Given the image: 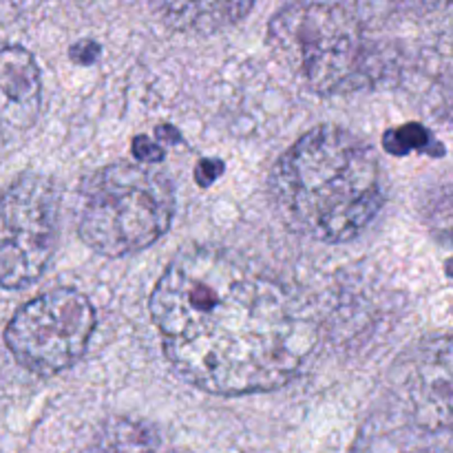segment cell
I'll return each instance as SVG.
<instances>
[{"label":"cell","instance_id":"4fadbf2b","mask_svg":"<svg viewBox=\"0 0 453 453\" xmlns=\"http://www.w3.org/2000/svg\"><path fill=\"white\" fill-rule=\"evenodd\" d=\"M97 56H100V49L93 42H82L78 47H73V51H71V58L75 62H80V65H93L97 60Z\"/></svg>","mask_w":453,"mask_h":453},{"label":"cell","instance_id":"5b68a950","mask_svg":"<svg viewBox=\"0 0 453 453\" xmlns=\"http://www.w3.org/2000/svg\"><path fill=\"white\" fill-rule=\"evenodd\" d=\"M96 323V310L82 292L56 288L27 301L13 314L4 343L25 370L53 376L82 358Z\"/></svg>","mask_w":453,"mask_h":453},{"label":"cell","instance_id":"ba28073f","mask_svg":"<svg viewBox=\"0 0 453 453\" xmlns=\"http://www.w3.org/2000/svg\"><path fill=\"white\" fill-rule=\"evenodd\" d=\"M257 0H153L166 25L186 34H215L237 25Z\"/></svg>","mask_w":453,"mask_h":453},{"label":"cell","instance_id":"6da1fadb","mask_svg":"<svg viewBox=\"0 0 453 453\" xmlns=\"http://www.w3.org/2000/svg\"><path fill=\"white\" fill-rule=\"evenodd\" d=\"M150 319L175 374L212 396L283 388L317 343L305 301L228 248L180 252L150 295Z\"/></svg>","mask_w":453,"mask_h":453},{"label":"cell","instance_id":"7c38bea8","mask_svg":"<svg viewBox=\"0 0 453 453\" xmlns=\"http://www.w3.org/2000/svg\"><path fill=\"white\" fill-rule=\"evenodd\" d=\"M401 7L410 9V12H438V9L449 7V0H396Z\"/></svg>","mask_w":453,"mask_h":453},{"label":"cell","instance_id":"7a4b0ae2","mask_svg":"<svg viewBox=\"0 0 453 453\" xmlns=\"http://www.w3.org/2000/svg\"><path fill=\"white\" fill-rule=\"evenodd\" d=\"M268 188L279 219L323 243L358 237L385 202L374 149L334 124L303 133L274 164Z\"/></svg>","mask_w":453,"mask_h":453},{"label":"cell","instance_id":"8fae6325","mask_svg":"<svg viewBox=\"0 0 453 453\" xmlns=\"http://www.w3.org/2000/svg\"><path fill=\"white\" fill-rule=\"evenodd\" d=\"M133 153H135L140 159H146V162H153V159L155 162H159V159H162V149L150 144L144 135H140L135 142H133Z\"/></svg>","mask_w":453,"mask_h":453},{"label":"cell","instance_id":"3957f363","mask_svg":"<svg viewBox=\"0 0 453 453\" xmlns=\"http://www.w3.org/2000/svg\"><path fill=\"white\" fill-rule=\"evenodd\" d=\"M268 44L274 58L321 96H339L370 78V51L361 20L339 0H295L273 16Z\"/></svg>","mask_w":453,"mask_h":453},{"label":"cell","instance_id":"9c48e42d","mask_svg":"<svg viewBox=\"0 0 453 453\" xmlns=\"http://www.w3.org/2000/svg\"><path fill=\"white\" fill-rule=\"evenodd\" d=\"M91 453H193L184 449H162L149 429L119 420L104 432Z\"/></svg>","mask_w":453,"mask_h":453},{"label":"cell","instance_id":"52a82bcc","mask_svg":"<svg viewBox=\"0 0 453 453\" xmlns=\"http://www.w3.org/2000/svg\"><path fill=\"white\" fill-rule=\"evenodd\" d=\"M42 111V78L20 44L0 42V140L29 131Z\"/></svg>","mask_w":453,"mask_h":453},{"label":"cell","instance_id":"277c9868","mask_svg":"<svg viewBox=\"0 0 453 453\" xmlns=\"http://www.w3.org/2000/svg\"><path fill=\"white\" fill-rule=\"evenodd\" d=\"M175 190L142 164L118 162L93 173L78 195V234L104 257H127L153 246L171 228Z\"/></svg>","mask_w":453,"mask_h":453},{"label":"cell","instance_id":"8992f818","mask_svg":"<svg viewBox=\"0 0 453 453\" xmlns=\"http://www.w3.org/2000/svg\"><path fill=\"white\" fill-rule=\"evenodd\" d=\"M58 190L27 173L0 195V288L20 290L42 277L56 250Z\"/></svg>","mask_w":453,"mask_h":453},{"label":"cell","instance_id":"30bf717a","mask_svg":"<svg viewBox=\"0 0 453 453\" xmlns=\"http://www.w3.org/2000/svg\"><path fill=\"white\" fill-rule=\"evenodd\" d=\"M429 142H432V135L427 128L420 124H407L385 135V149L394 155H407L411 150H425Z\"/></svg>","mask_w":453,"mask_h":453}]
</instances>
